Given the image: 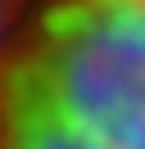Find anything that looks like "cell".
<instances>
[{"label":"cell","instance_id":"6da1fadb","mask_svg":"<svg viewBox=\"0 0 145 149\" xmlns=\"http://www.w3.org/2000/svg\"><path fill=\"white\" fill-rule=\"evenodd\" d=\"M0 149H145V0H36L0 54Z\"/></svg>","mask_w":145,"mask_h":149},{"label":"cell","instance_id":"7a4b0ae2","mask_svg":"<svg viewBox=\"0 0 145 149\" xmlns=\"http://www.w3.org/2000/svg\"><path fill=\"white\" fill-rule=\"evenodd\" d=\"M32 5H36V0H0V54H5V45L18 36V27L27 23Z\"/></svg>","mask_w":145,"mask_h":149}]
</instances>
